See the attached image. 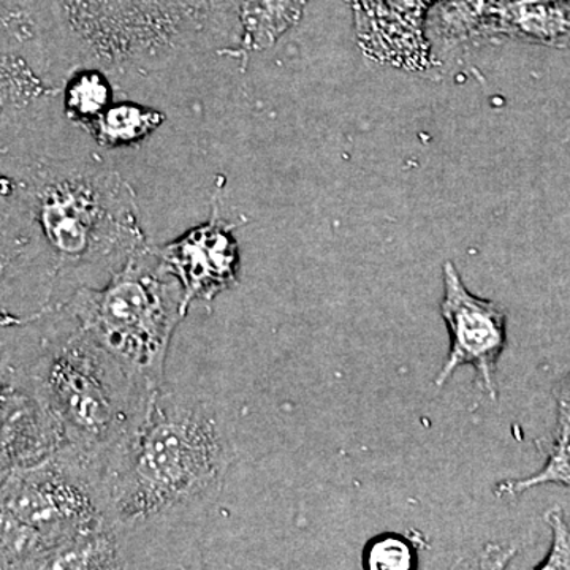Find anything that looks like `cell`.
Listing matches in <instances>:
<instances>
[{
	"label": "cell",
	"mask_w": 570,
	"mask_h": 570,
	"mask_svg": "<svg viewBox=\"0 0 570 570\" xmlns=\"http://www.w3.org/2000/svg\"><path fill=\"white\" fill-rule=\"evenodd\" d=\"M148 245L137 198L116 171L41 160L2 200V318L104 287Z\"/></svg>",
	"instance_id": "1"
},
{
	"label": "cell",
	"mask_w": 570,
	"mask_h": 570,
	"mask_svg": "<svg viewBox=\"0 0 570 570\" xmlns=\"http://www.w3.org/2000/svg\"><path fill=\"white\" fill-rule=\"evenodd\" d=\"M2 385L39 401L58 423L67 452L99 469L141 426L159 392L66 305L2 318Z\"/></svg>",
	"instance_id": "2"
},
{
	"label": "cell",
	"mask_w": 570,
	"mask_h": 570,
	"mask_svg": "<svg viewBox=\"0 0 570 570\" xmlns=\"http://www.w3.org/2000/svg\"><path fill=\"white\" fill-rule=\"evenodd\" d=\"M236 459L223 406L200 393L159 392L141 426L105 461L108 513L129 538L213 504Z\"/></svg>",
	"instance_id": "3"
},
{
	"label": "cell",
	"mask_w": 570,
	"mask_h": 570,
	"mask_svg": "<svg viewBox=\"0 0 570 570\" xmlns=\"http://www.w3.org/2000/svg\"><path fill=\"white\" fill-rule=\"evenodd\" d=\"M243 0H2L20 36H58L86 50L179 47L239 28Z\"/></svg>",
	"instance_id": "4"
},
{
	"label": "cell",
	"mask_w": 570,
	"mask_h": 570,
	"mask_svg": "<svg viewBox=\"0 0 570 570\" xmlns=\"http://www.w3.org/2000/svg\"><path fill=\"white\" fill-rule=\"evenodd\" d=\"M108 523L99 468L75 453L2 472V569H47L67 543Z\"/></svg>",
	"instance_id": "5"
},
{
	"label": "cell",
	"mask_w": 570,
	"mask_h": 570,
	"mask_svg": "<svg viewBox=\"0 0 570 570\" xmlns=\"http://www.w3.org/2000/svg\"><path fill=\"white\" fill-rule=\"evenodd\" d=\"M183 287L146 245L104 287H86L63 303L130 370L163 390L165 362L183 321Z\"/></svg>",
	"instance_id": "6"
},
{
	"label": "cell",
	"mask_w": 570,
	"mask_h": 570,
	"mask_svg": "<svg viewBox=\"0 0 570 570\" xmlns=\"http://www.w3.org/2000/svg\"><path fill=\"white\" fill-rule=\"evenodd\" d=\"M444 296L441 317L448 326L450 346L438 371L436 387L448 384L461 366L474 367L480 389L498 400V362L508 346V313L493 299L471 294L452 261L442 266Z\"/></svg>",
	"instance_id": "7"
},
{
	"label": "cell",
	"mask_w": 570,
	"mask_h": 570,
	"mask_svg": "<svg viewBox=\"0 0 570 570\" xmlns=\"http://www.w3.org/2000/svg\"><path fill=\"white\" fill-rule=\"evenodd\" d=\"M239 224L227 223L214 198L208 223L198 225L181 238L154 247L171 275L183 287V313L187 316L195 302L212 306L217 295L234 287L239 273V247L235 230Z\"/></svg>",
	"instance_id": "8"
},
{
	"label": "cell",
	"mask_w": 570,
	"mask_h": 570,
	"mask_svg": "<svg viewBox=\"0 0 570 570\" xmlns=\"http://www.w3.org/2000/svg\"><path fill=\"white\" fill-rule=\"evenodd\" d=\"M358 47L366 58L407 71L438 66L426 36L439 0H351Z\"/></svg>",
	"instance_id": "9"
},
{
	"label": "cell",
	"mask_w": 570,
	"mask_h": 570,
	"mask_svg": "<svg viewBox=\"0 0 570 570\" xmlns=\"http://www.w3.org/2000/svg\"><path fill=\"white\" fill-rule=\"evenodd\" d=\"M67 453L58 423L21 390L2 385V472L31 468Z\"/></svg>",
	"instance_id": "10"
},
{
	"label": "cell",
	"mask_w": 570,
	"mask_h": 570,
	"mask_svg": "<svg viewBox=\"0 0 570 570\" xmlns=\"http://www.w3.org/2000/svg\"><path fill=\"white\" fill-rule=\"evenodd\" d=\"M508 0H439L428 13L426 36L439 58L491 43V29Z\"/></svg>",
	"instance_id": "11"
},
{
	"label": "cell",
	"mask_w": 570,
	"mask_h": 570,
	"mask_svg": "<svg viewBox=\"0 0 570 570\" xmlns=\"http://www.w3.org/2000/svg\"><path fill=\"white\" fill-rule=\"evenodd\" d=\"M502 40L569 47L570 0H508L491 29V43Z\"/></svg>",
	"instance_id": "12"
},
{
	"label": "cell",
	"mask_w": 570,
	"mask_h": 570,
	"mask_svg": "<svg viewBox=\"0 0 570 570\" xmlns=\"http://www.w3.org/2000/svg\"><path fill=\"white\" fill-rule=\"evenodd\" d=\"M307 0H243L239 7V41L227 50L246 63L254 52L276 41L302 20Z\"/></svg>",
	"instance_id": "13"
},
{
	"label": "cell",
	"mask_w": 570,
	"mask_h": 570,
	"mask_svg": "<svg viewBox=\"0 0 570 570\" xmlns=\"http://www.w3.org/2000/svg\"><path fill=\"white\" fill-rule=\"evenodd\" d=\"M126 540L115 523L88 532L62 547L47 569H121L126 568Z\"/></svg>",
	"instance_id": "14"
},
{
	"label": "cell",
	"mask_w": 570,
	"mask_h": 570,
	"mask_svg": "<svg viewBox=\"0 0 570 570\" xmlns=\"http://www.w3.org/2000/svg\"><path fill=\"white\" fill-rule=\"evenodd\" d=\"M163 112L140 105L122 104L108 110L88 127L100 146L129 145L140 141L164 122Z\"/></svg>",
	"instance_id": "15"
},
{
	"label": "cell",
	"mask_w": 570,
	"mask_h": 570,
	"mask_svg": "<svg viewBox=\"0 0 570 570\" xmlns=\"http://www.w3.org/2000/svg\"><path fill=\"white\" fill-rule=\"evenodd\" d=\"M546 450V464L540 471L523 479H508L494 487L498 498L519 497L524 491L542 485H560L570 489V438L557 439Z\"/></svg>",
	"instance_id": "16"
},
{
	"label": "cell",
	"mask_w": 570,
	"mask_h": 570,
	"mask_svg": "<svg viewBox=\"0 0 570 570\" xmlns=\"http://www.w3.org/2000/svg\"><path fill=\"white\" fill-rule=\"evenodd\" d=\"M110 100V85L97 71H82L67 86V115L86 129L108 110Z\"/></svg>",
	"instance_id": "17"
},
{
	"label": "cell",
	"mask_w": 570,
	"mask_h": 570,
	"mask_svg": "<svg viewBox=\"0 0 570 570\" xmlns=\"http://www.w3.org/2000/svg\"><path fill=\"white\" fill-rule=\"evenodd\" d=\"M362 566L366 570L417 569V542L397 532L374 535L363 547Z\"/></svg>",
	"instance_id": "18"
},
{
	"label": "cell",
	"mask_w": 570,
	"mask_h": 570,
	"mask_svg": "<svg viewBox=\"0 0 570 570\" xmlns=\"http://www.w3.org/2000/svg\"><path fill=\"white\" fill-rule=\"evenodd\" d=\"M546 523L551 530V547L535 570H570V528L562 509L547 510Z\"/></svg>",
	"instance_id": "19"
},
{
	"label": "cell",
	"mask_w": 570,
	"mask_h": 570,
	"mask_svg": "<svg viewBox=\"0 0 570 570\" xmlns=\"http://www.w3.org/2000/svg\"><path fill=\"white\" fill-rule=\"evenodd\" d=\"M557 403V439L570 438V373L558 382L554 387Z\"/></svg>",
	"instance_id": "20"
}]
</instances>
